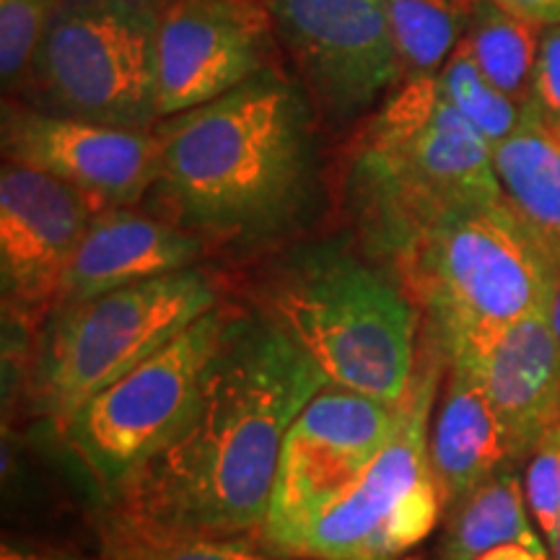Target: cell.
<instances>
[{"instance_id":"17","label":"cell","mask_w":560,"mask_h":560,"mask_svg":"<svg viewBox=\"0 0 560 560\" xmlns=\"http://www.w3.org/2000/svg\"><path fill=\"white\" fill-rule=\"evenodd\" d=\"M446 369L450 382L441 392L429 433L431 470L444 509L457 506L495 472L514 465L499 412L486 389L462 363L446 361Z\"/></svg>"},{"instance_id":"20","label":"cell","mask_w":560,"mask_h":560,"mask_svg":"<svg viewBox=\"0 0 560 560\" xmlns=\"http://www.w3.org/2000/svg\"><path fill=\"white\" fill-rule=\"evenodd\" d=\"M542 32V26L514 16L493 0H478L472 5L462 45L470 50L482 75L495 89L520 107H527Z\"/></svg>"},{"instance_id":"22","label":"cell","mask_w":560,"mask_h":560,"mask_svg":"<svg viewBox=\"0 0 560 560\" xmlns=\"http://www.w3.org/2000/svg\"><path fill=\"white\" fill-rule=\"evenodd\" d=\"M436 83L441 94L452 102V107L488 140L490 149H495L511 132L520 130L524 115H527V107H520L514 100H509L482 75L478 62L472 60L470 50L462 42L436 73Z\"/></svg>"},{"instance_id":"25","label":"cell","mask_w":560,"mask_h":560,"mask_svg":"<svg viewBox=\"0 0 560 560\" xmlns=\"http://www.w3.org/2000/svg\"><path fill=\"white\" fill-rule=\"evenodd\" d=\"M524 499L537 529L545 540H550L560 522V423L529 454V465L524 470Z\"/></svg>"},{"instance_id":"7","label":"cell","mask_w":560,"mask_h":560,"mask_svg":"<svg viewBox=\"0 0 560 560\" xmlns=\"http://www.w3.org/2000/svg\"><path fill=\"white\" fill-rule=\"evenodd\" d=\"M215 306L219 291L195 268L60 306L32 374L34 400L62 423Z\"/></svg>"},{"instance_id":"8","label":"cell","mask_w":560,"mask_h":560,"mask_svg":"<svg viewBox=\"0 0 560 560\" xmlns=\"http://www.w3.org/2000/svg\"><path fill=\"white\" fill-rule=\"evenodd\" d=\"M439 380L436 359L416 371L389 444L355 486L285 542L280 556L397 560L431 535L444 509L429 459V423L439 400Z\"/></svg>"},{"instance_id":"15","label":"cell","mask_w":560,"mask_h":560,"mask_svg":"<svg viewBox=\"0 0 560 560\" xmlns=\"http://www.w3.org/2000/svg\"><path fill=\"white\" fill-rule=\"evenodd\" d=\"M441 355L470 369L486 389L511 462L529 457L560 423V346L542 312L457 342Z\"/></svg>"},{"instance_id":"13","label":"cell","mask_w":560,"mask_h":560,"mask_svg":"<svg viewBox=\"0 0 560 560\" xmlns=\"http://www.w3.org/2000/svg\"><path fill=\"white\" fill-rule=\"evenodd\" d=\"M100 206L52 174L3 161L0 170V283L3 310L34 325L55 312L75 249Z\"/></svg>"},{"instance_id":"26","label":"cell","mask_w":560,"mask_h":560,"mask_svg":"<svg viewBox=\"0 0 560 560\" xmlns=\"http://www.w3.org/2000/svg\"><path fill=\"white\" fill-rule=\"evenodd\" d=\"M527 109L540 120L560 125V24L542 32Z\"/></svg>"},{"instance_id":"31","label":"cell","mask_w":560,"mask_h":560,"mask_svg":"<svg viewBox=\"0 0 560 560\" xmlns=\"http://www.w3.org/2000/svg\"><path fill=\"white\" fill-rule=\"evenodd\" d=\"M548 542H550V558L560 560V522H558V527H556V532H552V537Z\"/></svg>"},{"instance_id":"10","label":"cell","mask_w":560,"mask_h":560,"mask_svg":"<svg viewBox=\"0 0 560 560\" xmlns=\"http://www.w3.org/2000/svg\"><path fill=\"white\" fill-rule=\"evenodd\" d=\"M397 402L327 384L293 420L260 535L280 556L296 532L340 499L374 465L402 420Z\"/></svg>"},{"instance_id":"33","label":"cell","mask_w":560,"mask_h":560,"mask_svg":"<svg viewBox=\"0 0 560 560\" xmlns=\"http://www.w3.org/2000/svg\"><path fill=\"white\" fill-rule=\"evenodd\" d=\"M465 3H470V5H475V3H478V0H465Z\"/></svg>"},{"instance_id":"23","label":"cell","mask_w":560,"mask_h":560,"mask_svg":"<svg viewBox=\"0 0 560 560\" xmlns=\"http://www.w3.org/2000/svg\"><path fill=\"white\" fill-rule=\"evenodd\" d=\"M104 560H304L272 556L242 540H213V537L151 535L107 524L104 532Z\"/></svg>"},{"instance_id":"18","label":"cell","mask_w":560,"mask_h":560,"mask_svg":"<svg viewBox=\"0 0 560 560\" xmlns=\"http://www.w3.org/2000/svg\"><path fill=\"white\" fill-rule=\"evenodd\" d=\"M493 166L509 208L560 265V125L527 109L520 130L493 149Z\"/></svg>"},{"instance_id":"3","label":"cell","mask_w":560,"mask_h":560,"mask_svg":"<svg viewBox=\"0 0 560 560\" xmlns=\"http://www.w3.org/2000/svg\"><path fill=\"white\" fill-rule=\"evenodd\" d=\"M348 185L371 249L389 260L441 215L503 200L493 149L441 94L436 75L387 94L355 138Z\"/></svg>"},{"instance_id":"11","label":"cell","mask_w":560,"mask_h":560,"mask_svg":"<svg viewBox=\"0 0 560 560\" xmlns=\"http://www.w3.org/2000/svg\"><path fill=\"white\" fill-rule=\"evenodd\" d=\"M280 47L306 94L338 120L359 117L402 83L384 0H268Z\"/></svg>"},{"instance_id":"1","label":"cell","mask_w":560,"mask_h":560,"mask_svg":"<svg viewBox=\"0 0 560 560\" xmlns=\"http://www.w3.org/2000/svg\"><path fill=\"white\" fill-rule=\"evenodd\" d=\"M283 330L231 317L190 412L115 495L112 527L240 540L260 532L293 420L327 387Z\"/></svg>"},{"instance_id":"12","label":"cell","mask_w":560,"mask_h":560,"mask_svg":"<svg viewBox=\"0 0 560 560\" xmlns=\"http://www.w3.org/2000/svg\"><path fill=\"white\" fill-rule=\"evenodd\" d=\"M268 0H170L161 5L156 79L161 120L195 109L272 70Z\"/></svg>"},{"instance_id":"28","label":"cell","mask_w":560,"mask_h":560,"mask_svg":"<svg viewBox=\"0 0 560 560\" xmlns=\"http://www.w3.org/2000/svg\"><path fill=\"white\" fill-rule=\"evenodd\" d=\"M0 560H89V558L70 556V552H60V550H39V548H24V545H16V542H3Z\"/></svg>"},{"instance_id":"27","label":"cell","mask_w":560,"mask_h":560,"mask_svg":"<svg viewBox=\"0 0 560 560\" xmlns=\"http://www.w3.org/2000/svg\"><path fill=\"white\" fill-rule=\"evenodd\" d=\"M493 3H499L514 16L542 26V30L560 24V0H493Z\"/></svg>"},{"instance_id":"16","label":"cell","mask_w":560,"mask_h":560,"mask_svg":"<svg viewBox=\"0 0 560 560\" xmlns=\"http://www.w3.org/2000/svg\"><path fill=\"white\" fill-rule=\"evenodd\" d=\"M202 255L200 234L172 226L130 206L102 208L62 276L58 306L192 268Z\"/></svg>"},{"instance_id":"24","label":"cell","mask_w":560,"mask_h":560,"mask_svg":"<svg viewBox=\"0 0 560 560\" xmlns=\"http://www.w3.org/2000/svg\"><path fill=\"white\" fill-rule=\"evenodd\" d=\"M58 0H0V79L5 94H21Z\"/></svg>"},{"instance_id":"30","label":"cell","mask_w":560,"mask_h":560,"mask_svg":"<svg viewBox=\"0 0 560 560\" xmlns=\"http://www.w3.org/2000/svg\"><path fill=\"white\" fill-rule=\"evenodd\" d=\"M545 319H548L552 335H556L558 346H560V265H556L552 270V280H550V291H548V301H545Z\"/></svg>"},{"instance_id":"6","label":"cell","mask_w":560,"mask_h":560,"mask_svg":"<svg viewBox=\"0 0 560 560\" xmlns=\"http://www.w3.org/2000/svg\"><path fill=\"white\" fill-rule=\"evenodd\" d=\"M159 13L156 0H58L21 94L52 115L156 128Z\"/></svg>"},{"instance_id":"19","label":"cell","mask_w":560,"mask_h":560,"mask_svg":"<svg viewBox=\"0 0 560 560\" xmlns=\"http://www.w3.org/2000/svg\"><path fill=\"white\" fill-rule=\"evenodd\" d=\"M452 511L433 560H478L488 550L509 542L545 550L529 522L524 480L514 465L495 472Z\"/></svg>"},{"instance_id":"14","label":"cell","mask_w":560,"mask_h":560,"mask_svg":"<svg viewBox=\"0 0 560 560\" xmlns=\"http://www.w3.org/2000/svg\"><path fill=\"white\" fill-rule=\"evenodd\" d=\"M3 161L52 174L104 208L136 206L161 174L156 128L52 115L26 104L3 107Z\"/></svg>"},{"instance_id":"29","label":"cell","mask_w":560,"mask_h":560,"mask_svg":"<svg viewBox=\"0 0 560 560\" xmlns=\"http://www.w3.org/2000/svg\"><path fill=\"white\" fill-rule=\"evenodd\" d=\"M478 560H550V556L545 550L527 548V545H520V542H509V545H499V548L488 550L486 556H480Z\"/></svg>"},{"instance_id":"21","label":"cell","mask_w":560,"mask_h":560,"mask_svg":"<svg viewBox=\"0 0 560 560\" xmlns=\"http://www.w3.org/2000/svg\"><path fill=\"white\" fill-rule=\"evenodd\" d=\"M402 81L431 79L465 37L472 5L465 0H384Z\"/></svg>"},{"instance_id":"5","label":"cell","mask_w":560,"mask_h":560,"mask_svg":"<svg viewBox=\"0 0 560 560\" xmlns=\"http://www.w3.org/2000/svg\"><path fill=\"white\" fill-rule=\"evenodd\" d=\"M392 262L441 353L540 314L556 270L506 198L441 215Z\"/></svg>"},{"instance_id":"2","label":"cell","mask_w":560,"mask_h":560,"mask_svg":"<svg viewBox=\"0 0 560 560\" xmlns=\"http://www.w3.org/2000/svg\"><path fill=\"white\" fill-rule=\"evenodd\" d=\"M164 187L182 226L231 242L280 234L310 198L312 107L265 70L219 100L156 125Z\"/></svg>"},{"instance_id":"4","label":"cell","mask_w":560,"mask_h":560,"mask_svg":"<svg viewBox=\"0 0 560 560\" xmlns=\"http://www.w3.org/2000/svg\"><path fill=\"white\" fill-rule=\"evenodd\" d=\"M262 314L335 387L397 402L416 380V301L353 252L293 255L265 285Z\"/></svg>"},{"instance_id":"32","label":"cell","mask_w":560,"mask_h":560,"mask_svg":"<svg viewBox=\"0 0 560 560\" xmlns=\"http://www.w3.org/2000/svg\"><path fill=\"white\" fill-rule=\"evenodd\" d=\"M156 3H159V5H164V3H170V0H156Z\"/></svg>"},{"instance_id":"9","label":"cell","mask_w":560,"mask_h":560,"mask_svg":"<svg viewBox=\"0 0 560 560\" xmlns=\"http://www.w3.org/2000/svg\"><path fill=\"white\" fill-rule=\"evenodd\" d=\"M229 322L219 306L202 314L60 423L70 450L112 499L174 439Z\"/></svg>"}]
</instances>
